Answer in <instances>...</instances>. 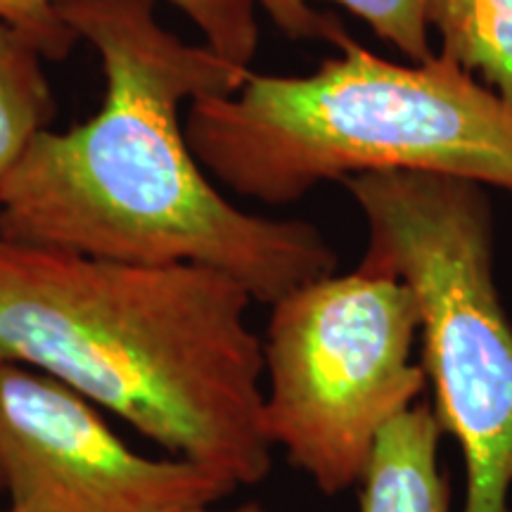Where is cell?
<instances>
[{
    "label": "cell",
    "mask_w": 512,
    "mask_h": 512,
    "mask_svg": "<svg viewBox=\"0 0 512 512\" xmlns=\"http://www.w3.org/2000/svg\"><path fill=\"white\" fill-rule=\"evenodd\" d=\"M159 0H60L57 15L102 62L100 112L43 131L0 192V235L22 245L230 275L256 304L335 273L323 230L228 202L192 155L181 107L238 91L249 69L188 43Z\"/></svg>",
    "instance_id": "cell-1"
},
{
    "label": "cell",
    "mask_w": 512,
    "mask_h": 512,
    "mask_svg": "<svg viewBox=\"0 0 512 512\" xmlns=\"http://www.w3.org/2000/svg\"><path fill=\"white\" fill-rule=\"evenodd\" d=\"M252 304L216 268L124 264L0 235V361L55 377L235 486L273 467Z\"/></svg>",
    "instance_id": "cell-2"
},
{
    "label": "cell",
    "mask_w": 512,
    "mask_h": 512,
    "mask_svg": "<svg viewBox=\"0 0 512 512\" xmlns=\"http://www.w3.org/2000/svg\"><path fill=\"white\" fill-rule=\"evenodd\" d=\"M302 76L254 74L188 105L192 155L235 195L292 204L377 171L463 178L512 192V107L460 64L392 62L339 29Z\"/></svg>",
    "instance_id": "cell-3"
},
{
    "label": "cell",
    "mask_w": 512,
    "mask_h": 512,
    "mask_svg": "<svg viewBox=\"0 0 512 512\" xmlns=\"http://www.w3.org/2000/svg\"><path fill=\"white\" fill-rule=\"evenodd\" d=\"M368 226L358 271L411 287L434 413L465 463L460 512H510L512 323L496 283L494 209L463 178L377 171L342 183Z\"/></svg>",
    "instance_id": "cell-4"
},
{
    "label": "cell",
    "mask_w": 512,
    "mask_h": 512,
    "mask_svg": "<svg viewBox=\"0 0 512 512\" xmlns=\"http://www.w3.org/2000/svg\"><path fill=\"white\" fill-rule=\"evenodd\" d=\"M420 311L392 275H325L271 304L264 420L273 448L337 496L361 482L377 437L427 389Z\"/></svg>",
    "instance_id": "cell-5"
},
{
    "label": "cell",
    "mask_w": 512,
    "mask_h": 512,
    "mask_svg": "<svg viewBox=\"0 0 512 512\" xmlns=\"http://www.w3.org/2000/svg\"><path fill=\"white\" fill-rule=\"evenodd\" d=\"M0 489L8 512H188L238 486L192 460L133 451L86 396L0 361Z\"/></svg>",
    "instance_id": "cell-6"
},
{
    "label": "cell",
    "mask_w": 512,
    "mask_h": 512,
    "mask_svg": "<svg viewBox=\"0 0 512 512\" xmlns=\"http://www.w3.org/2000/svg\"><path fill=\"white\" fill-rule=\"evenodd\" d=\"M444 434L422 399L396 415L377 437L358 482L361 512H453L439 453Z\"/></svg>",
    "instance_id": "cell-7"
},
{
    "label": "cell",
    "mask_w": 512,
    "mask_h": 512,
    "mask_svg": "<svg viewBox=\"0 0 512 512\" xmlns=\"http://www.w3.org/2000/svg\"><path fill=\"white\" fill-rule=\"evenodd\" d=\"M60 0H0V19L22 31L46 60H60L79 43L57 15ZM195 24L207 46L223 60L249 69L259 50L254 0H166Z\"/></svg>",
    "instance_id": "cell-8"
},
{
    "label": "cell",
    "mask_w": 512,
    "mask_h": 512,
    "mask_svg": "<svg viewBox=\"0 0 512 512\" xmlns=\"http://www.w3.org/2000/svg\"><path fill=\"white\" fill-rule=\"evenodd\" d=\"M427 24L437 53L512 107V0H427Z\"/></svg>",
    "instance_id": "cell-9"
},
{
    "label": "cell",
    "mask_w": 512,
    "mask_h": 512,
    "mask_svg": "<svg viewBox=\"0 0 512 512\" xmlns=\"http://www.w3.org/2000/svg\"><path fill=\"white\" fill-rule=\"evenodd\" d=\"M43 62L36 43L0 19V192L57 114Z\"/></svg>",
    "instance_id": "cell-10"
},
{
    "label": "cell",
    "mask_w": 512,
    "mask_h": 512,
    "mask_svg": "<svg viewBox=\"0 0 512 512\" xmlns=\"http://www.w3.org/2000/svg\"><path fill=\"white\" fill-rule=\"evenodd\" d=\"M287 38L332 41L342 24L313 8V0H254ZM335 3L366 22L384 43L399 50L408 62H430L437 55L427 24V0H323Z\"/></svg>",
    "instance_id": "cell-11"
},
{
    "label": "cell",
    "mask_w": 512,
    "mask_h": 512,
    "mask_svg": "<svg viewBox=\"0 0 512 512\" xmlns=\"http://www.w3.org/2000/svg\"><path fill=\"white\" fill-rule=\"evenodd\" d=\"M188 512H266V510L259 508V505H254V503H247V505H240V508H235V510H211V505H202V508H192Z\"/></svg>",
    "instance_id": "cell-12"
},
{
    "label": "cell",
    "mask_w": 512,
    "mask_h": 512,
    "mask_svg": "<svg viewBox=\"0 0 512 512\" xmlns=\"http://www.w3.org/2000/svg\"><path fill=\"white\" fill-rule=\"evenodd\" d=\"M0 512H8V510H5V508H0Z\"/></svg>",
    "instance_id": "cell-13"
}]
</instances>
